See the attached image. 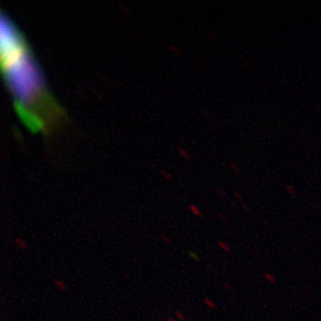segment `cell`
<instances>
[{
    "label": "cell",
    "mask_w": 321,
    "mask_h": 321,
    "mask_svg": "<svg viewBox=\"0 0 321 321\" xmlns=\"http://www.w3.org/2000/svg\"><path fill=\"white\" fill-rule=\"evenodd\" d=\"M0 31L2 73L17 111L33 131L50 130L62 118L64 111L48 90L24 35L3 12Z\"/></svg>",
    "instance_id": "cell-1"
},
{
    "label": "cell",
    "mask_w": 321,
    "mask_h": 321,
    "mask_svg": "<svg viewBox=\"0 0 321 321\" xmlns=\"http://www.w3.org/2000/svg\"><path fill=\"white\" fill-rule=\"evenodd\" d=\"M53 285H54L55 288L58 289L59 291H65V290H67V285H66V283H65L62 280H59V279L53 280Z\"/></svg>",
    "instance_id": "cell-2"
},
{
    "label": "cell",
    "mask_w": 321,
    "mask_h": 321,
    "mask_svg": "<svg viewBox=\"0 0 321 321\" xmlns=\"http://www.w3.org/2000/svg\"><path fill=\"white\" fill-rule=\"evenodd\" d=\"M285 190L287 191V194L289 195H291L292 198L296 197V190H295V187L293 185H290V184H286L285 185Z\"/></svg>",
    "instance_id": "cell-3"
},
{
    "label": "cell",
    "mask_w": 321,
    "mask_h": 321,
    "mask_svg": "<svg viewBox=\"0 0 321 321\" xmlns=\"http://www.w3.org/2000/svg\"><path fill=\"white\" fill-rule=\"evenodd\" d=\"M263 277H264V279L267 281V282H269L270 284H275V283H277V280H275L274 274L270 273V272H264Z\"/></svg>",
    "instance_id": "cell-4"
},
{
    "label": "cell",
    "mask_w": 321,
    "mask_h": 321,
    "mask_svg": "<svg viewBox=\"0 0 321 321\" xmlns=\"http://www.w3.org/2000/svg\"><path fill=\"white\" fill-rule=\"evenodd\" d=\"M204 303H205V306H208L210 310H215V309H216V305H215V302H213L212 299H210L209 297L204 298Z\"/></svg>",
    "instance_id": "cell-5"
},
{
    "label": "cell",
    "mask_w": 321,
    "mask_h": 321,
    "mask_svg": "<svg viewBox=\"0 0 321 321\" xmlns=\"http://www.w3.org/2000/svg\"><path fill=\"white\" fill-rule=\"evenodd\" d=\"M218 245H219V248H221V251H223L224 252H230V251H231L229 244L226 243L224 241H220V242L218 243Z\"/></svg>",
    "instance_id": "cell-6"
},
{
    "label": "cell",
    "mask_w": 321,
    "mask_h": 321,
    "mask_svg": "<svg viewBox=\"0 0 321 321\" xmlns=\"http://www.w3.org/2000/svg\"><path fill=\"white\" fill-rule=\"evenodd\" d=\"M175 315H176V317H177V319H179V320H181V321H188V320H187L186 316L184 315L183 312H181V311H176V312H175Z\"/></svg>",
    "instance_id": "cell-7"
},
{
    "label": "cell",
    "mask_w": 321,
    "mask_h": 321,
    "mask_svg": "<svg viewBox=\"0 0 321 321\" xmlns=\"http://www.w3.org/2000/svg\"><path fill=\"white\" fill-rule=\"evenodd\" d=\"M16 245L18 246V248H27L26 242H25L24 240L20 239V238H18V239L16 240Z\"/></svg>",
    "instance_id": "cell-8"
},
{
    "label": "cell",
    "mask_w": 321,
    "mask_h": 321,
    "mask_svg": "<svg viewBox=\"0 0 321 321\" xmlns=\"http://www.w3.org/2000/svg\"><path fill=\"white\" fill-rule=\"evenodd\" d=\"M188 255H189V257L191 258V259L194 260V261H197V262H198V261H200V258H198V256L197 254H195V252H188Z\"/></svg>",
    "instance_id": "cell-9"
},
{
    "label": "cell",
    "mask_w": 321,
    "mask_h": 321,
    "mask_svg": "<svg viewBox=\"0 0 321 321\" xmlns=\"http://www.w3.org/2000/svg\"><path fill=\"white\" fill-rule=\"evenodd\" d=\"M223 286H224V288H226L228 291H233V287H232L231 285H230L229 283H224Z\"/></svg>",
    "instance_id": "cell-10"
},
{
    "label": "cell",
    "mask_w": 321,
    "mask_h": 321,
    "mask_svg": "<svg viewBox=\"0 0 321 321\" xmlns=\"http://www.w3.org/2000/svg\"><path fill=\"white\" fill-rule=\"evenodd\" d=\"M167 321H178L177 319H175V318H169V320Z\"/></svg>",
    "instance_id": "cell-11"
},
{
    "label": "cell",
    "mask_w": 321,
    "mask_h": 321,
    "mask_svg": "<svg viewBox=\"0 0 321 321\" xmlns=\"http://www.w3.org/2000/svg\"><path fill=\"white\" fill-rule=\"evenodd\" d=\"M319 22H320V24H321V16L319 17Z\"/></svg>",
    "instance_id": "cell-12"
},
{
    "label": "cell",
    "mask_w": 321,
    "mask_h": 321,
    "mask_svg": "<svg viewBox=\"0 0 321 321\" xmlns=\"http://www.w3.org/2000/svg\"><path fill=\"white\" fill-rule=\"evenodd\" d=\"M208 321H214V320H211V319H210V320H208Z\"/></svg>",
    "instance_id": "cell-13"
}]
</instances>
